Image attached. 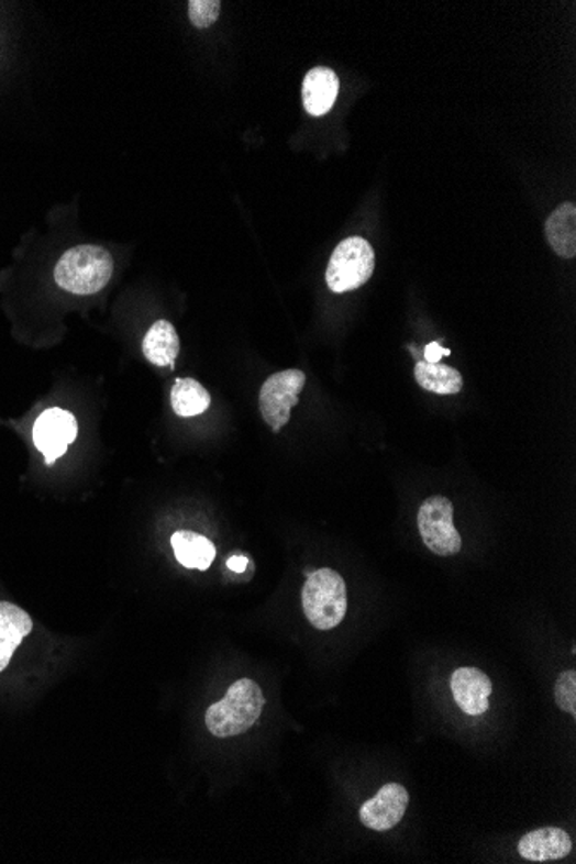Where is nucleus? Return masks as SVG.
I'll use <instances>...</instances> for the list:
<instances>
[{
    "label": "nucleus",
    "mask_w": 576,
    "mask_h": 864,
    "mask_svg": "<svg viewBox=\"0 0 576 864\" xmlns=\"http://www.w3.org/2000/svg\"><path fill=\"white\" fill-rule=\"evenodd\" d=\"M454 699L469 717H480L488 709L492 682L478 668H459L451 680Z\"/></svg>",
    "instance_id": "nucleus-9"
},
{
    "label": "nucleus",
    "mask_w": 576,
    "mask_h": 864,
    "mask_svg": "<svg viewBox=\"0 0 576 864\" xmlns=\"http://www.w3.org/2000/svg\"><path fill=\"white\" fill-rule=\"evenodd\" d=\"M445 356H451V351L442 347L439 342H432V344L424 347V359H427V363H441L442 357Z\"/></svg>",
    "instance_id": "nucleus-20"
},
{
    "label": "nucleus",
    "mask_w": 576,
    "mask_h": 864,
    "mask_svg": "<svg viewBox=\"0 0 576 864\" xmlns=\"http://www.w3.org/2000/svg\"><path fill=\"white\" fill-rule=\"evenodd\" d=\"M304 385V373L300 369H285L272 375L261 388V414L275 432H280L290 420V412L293 406H297Z\"/></svg>",
    "instance_id": "nucleus-6"
},
{
    "label": "nucleus",
    "mask_w": 576,
    "mask_h": 864,
    "mask_svg": "<svg viewBox=\"0 0 576 864\" xmlns=\"http://www.w3.org/2000/svg\"><path fill=\"white\" fill-rule=\"evenodd\" d=\"M209 405H211V396L199 381L180 378L173 385L171 406L178 417H199L208 411Z\"/></svg>",
    "instance_id": "nucleus-17"
},
{
    "label": "nucleus",
    "mask_w": 576,
    "mask_h": 864,
    "mask_svg": "<svg viewBox=\"0 0 576 864\" xmlns=\"http://www.w3.org/2000/svg\"><path fill=\"white\" fill-rule=\"evenodd\" d=\"M173 551L185 568L206 572L217 557V547L206 536L193 532H177L171 536Z\"/></svg>",
    "instance_id": "nucleus-15"
},
{
    "label": "nucleus",
    "mask_w": 576,
    "mask_h": 864,
    "mask_svg": "<svg viewBox=\"0 0 576 864\" xmlns=\"http://www.w3.org/2000/svg\"><path fill=\"white\" fill-rule=\"evenodd\" d=\"M375 272V253L368 241L348 236L336 245L326 268V285L335 293L363 287Z\"/></svg>",
    "instance_id": "nucleus-4"
},
{
    "label": "nucleus",
    "mask_w": 576,
    "mask_h": 864,
    "mask_svg": "<svg viewBox=\"0 0 576 864\" xmlns=\"http://www.w3.org/2000/svg\"><path fill=\"white\" fill-rule=\"evenodd\" d=\"M418 529L423 544L436 556H454L463 547L454 527V506L447 497L433 496L424 500L418 511Z\"/></svg>",
    "instance_id": "nucleus-5"
},
{
    "label": "nucleus",
    "mask_w": 576,
    "mask_h": 864,
    "mask_svg": "<svg viewBox=\"0 0 576 864\" xmlns=\"http://www.w3.org/2000/svg\"><path fill=\"white\" fill-rule=\"evenodd\" d=\"M248 561L245 556H232L229 561H226V566H229L232 572L242 573L245 572L247 568Z\"/></svg>",
    "instance_id": "nucleus-21"
},
{
    "label": "nucleus",
    "mask_w": 576,
    "mask_h": 864,
    "mask_svg": "<svg viewBox=\"0 0 576 864\" xmlns=\"http://www.w3.org/2000/svg\"><path fill=\"white\" fill-rule=\"evenodd\" d=\"M221 2L218 0H192L189 4V16L197 29H209L220 16Z\"/></svg>",
    "instance_id": "nucleus-19"
},
{
    "label": "nucleus",
    "mask_w": 576,
    "mask_h": 864,
    "mask_svg": "<svg viewBox=\"0 0 576 864\" xmlns=\"http://www.w3.org/2000/svg\"><path fill=\"white\" fill-rule=\"evenodd\" d=\"M302 608L314 629L332 630L339 627L347 612L344 578L330 568L312 572L302 587Z\"/></svg>",
    "instance_id": "nucleus-3"
},
{
    "label": "nucleus",
    "mask_w": 576,
    "mask_h": 864,
    "mask_svg": "<svg viewBox=\"0 0 576 864\" xmlns=\"http://www.w3.org/2000/svg\"><path fill=\"white\" fill-rule=\"evenodd\" d=\"M518 853L523 860L533 861V863L563 860L572 853V839L565 830L554 829V827L533 830V832L521 837Z\"/></svg>",
    "instance_id": "nucleus-10"
},
{
    "label": "nucleus",
    "mask_w": 576,
    "mask_h": 864,
    "mask_svg": "<svg viewBox=\"0 0 576 864\" xmlns=\"http://www.w3.org/2000/svg\"><path fill=\"white\" fill-rule=\"evenodd\" d=\"M78 435V423L71 412L65 409L51 408L42 412L33 427L35 447L44 454L45 463L54 465V461L65 456L69 444Z\"/></svg>",
    "instance_id": "nucleus-7"
},
{
    "label": "nucleus",
    "mask_w": 576,
    "mask_h": 864,
    "mask_svg": "<svg viewBox=\"0 0 576 864\" xmlns=\"http://www.w3.org/2000/svg\"><path fill=\"white\" fill-rule=\"evenodd\" d=\"M142 351H144L148 363L173 368L175 359L180 353V339H178L177 330L169 321H157L145 335Z\"/></svg>",
    "instance_id": "nucleus-14"
},
{
    "label": "nucleus",
    "mask_w": 576,
    "mask_h": 864,
    "mask_svg": "<svg viewBox=\"0 0 576 864\" xmlns=\"http://www.w3.org/2000/svg\"><path fill=\"white\" fill-rule=\"evenodd\" d=\"M339 89H341V81L333 69L323 66L312 68L302 84L306 111L311 117H324L326 112L332 111Z\"/></svg>",
    "instance_id": "nucleus-11"
},
{
    "label": "nucleus",
    "mask_w": 576,
    "mask_h": 864,
    "mask_svg": "<svg viewBox=\"0 0 576 864\" xmlns=\"http://www.w3.org/2000/svg\"><path fill=\"white\" fill-rule=\"evenodd\" d=\"M32 630L29 612L12 602H0V672L8 668L12 654Z\"/></svg>",
    "instance_id": "nucleus-12"
},
{
    "label": "nucleus",
    "mask_w": 576,
    "mask_h": 864,
    "mask_svg": "<svg viewBox=\"0 0 576 864\" xmlns=\"http://www.w3.org/2000/svg\"><path fill=\"white\" fill-rule=\"evenodd\" d=\"M409 794L400 784H387L373 799L366 800L359 811L361 823L375 832L392 830L405 818Z\"/></svg>",
    "instance_id": "nucleus-8"
},
{
    "label": "nucleus",
    "mask_w": 576,
    "mask_h": 864,
    "mask_svg": "<svg viewBox=\"0 0 576 864\" xmlns=\"http://www.w3.org/2000/svg\"><path fill=\"white\" fill-rule=\"evenodd\" d=\"M265 708V696L256 682L242 678L230 685L229 693L206 712V724L214 736L241 735L247 732Z\"/></svg>",
    "instance_id": "nucleus-1"
},
{
    "label": "nucleus",
    "mask_w": 576,
    "mask_h": 864,
    "mask_svg": "<svg viewBox=\"0 0 576 864\" xmlns=\"http://www.w3.org/2000/svg\"><path fill=\"white\" fill-rule=\"evenodd\" d=\"M111 254L99 245H77L63 254L57 263L54 278L66 292L77 296L97 293L112 277Z\"/></svg>",
    "instance_id": "nucleus-2"
},
{
    "label": "nucleus",
    "mask_w": 576,
    "mask_h": 864,
    "mask_svg": "<svg viewBox=\"0 0 576 864\" xmlns=\"http://www.w3.org/2000/svg\"><path fill=\"white\" fill-rule=\"evenodd\" d=\"M414 378L424 390L439 394V396H453V394L461 392V388H463L461 373L456 368L439 365V363L420 361L414 368Z\"/></svg>",
    "instance_id": "nucleus-16"
},
{
    "label": "nucleus",
    "mask_w": 576,
    "mask_h": 864,
    "mask_svg": "<svg viewBox=\"0 0 576 864\" xmlns=\"http://www.w3.org/2000/svg\"><path fill=\"white\" fill-rule=\"evenodd\" d=\"M545 236L557 256L573 259L576 256V206H560L545 223Z\"/></svg>",
    "instance_id": "nucleus-13"
},
{
    "label": "nucleus",
    "mask_w": 576,
    "mask_h": 864,
    "mask_svg": "<svg viewBox=\"0 0 576 864\" xmlns=\"http://www.w3.org/2000/svg\"><path fill=\"white\" fill-rule=\"evenodd\" d=\"M556 702L565 712H569L572 717H576V672L561 673L556 682Z\"/></svg>",
    "instance_id": "nucleus-18"
}]
</instances>
